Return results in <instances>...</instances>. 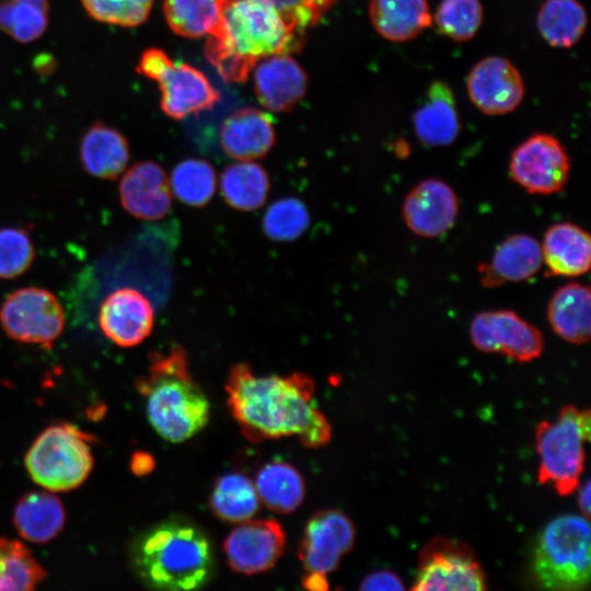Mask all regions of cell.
<instances>
[{
    "instance_id": "obj_1",
    "label": "cell",
    "mask_w": 591,
    "mask_h": 591,
    "mask_svg": "<svg viewBox=\"0 0 591 591\" xmlns=\"http://www.w3.org/2000/svg\"><path fill=\"white\" fill-rule=\"evenodd\" d=\"M225 390L232 416L252 442L296 436L303 445L318 448L331 440V425L316 405L314 381L303 372L256 375L247 363H236Z\"/></svg>"
},
{
    "instance_id": "obj_2",
    "label": "cell",
    "mask_w": 591,
    "mask_h": 591,
    "mask_svg": "<svg viewBox=\"0 0 591 591\" xmlns=\"http://www.w3.org/2000/svg\"><path fill=\"white\" fill-rule=\"evenodd\" d=\"M220 18L205 54L227 82H243L263 59L300 47V36L269 3L219 0Z\"/></svg>"
},
{
    "instance_id": "obj_3",
    "label": "cell",
    "mask_w": 591,
    "mask_h": 591,
    "mask_svg": "<svg viewBox=\"0 0 591 591\" xmlns=\"http://www.w3.org/2000/svg\"><path fill=\"white\" fill-rule=\"evenodd\" d=\"M136 386L144 398L150 425L164 440L183 442L208 424L209 401L193 379L186 351L181 346L152 352L148 373Z\"/></svg>"
},
{
    "instance_id": "obj_4",
    "label": "cell",
    "mask_w": 591,
    "mask_h": 591,
    "mask_svg": "<svg viewBox=\"0 0 591 591\" xmlns=\"http://www.w3.org/2000/svg\"><path fill=\"white\" fill-rule=\"evenodd\" d=\"M138 577L160 590L204 587L213 573V552L207 535L183 520L159 523L140 535L131 549Z\"/></svg>"
},
{
    "instance_id": "obj_5",
    "label": "cell",
    "mask_w": 591,
    "mask_h": 591,
    "mask_svg": "<svg viewBox=\"0 0 591 591\" xmlns=\"http://www.w3.org/2000/svg\"><path fill=\"white\" fill-rule=\"evenodd\" d=\"M536 582L549 590L580 591L590 582L588 518L564 514L541 532L532 557Z\"/></svg>"
},
{
    "instance_id": "obj_6",
    "label": "cell",
    "mask_w": 591,
    "mask_h": 591,
    "mask_svg": "<svg viewBox=\"0 0 591 591\" xmlns=\"http://www.w3.org/2000/svg\"><path fill=\"white\" fill-rule=\"evenodd\" d=\"M590 410L564 406L556 421L543 420L535 430L540 455L538 482L549 484L560 496L571 495L580 484L590 440Z\"/></svg>"
},
{
    "instance_id": "obj_7",
    "label": "cell",
    "mask_w": 591,
    "mask_h": 591,
    "mask_svg": "<svg viewBox=\"0 0 591 591\" xmlns=\"http://www.w3.org/2000/svg\"><path fill=\"white\" fill-rule=\"evenodd\" d=\"M91 440L70 424L47 427L25 454L28 475L49 491H68L79 487L93 468Z\"/></svg>"
},
{
    "instance_id": "obj_8",
    "label": "cell",
    "mask_w": 591,
    "mask_h": 591,
    "mask_svg": "<svg viewBox=\"0 0 591 591\" xmlns=\"http://www.w3.org/2000/svg\"><path fill=\"white\" fill-rule=\"evenodd\" d=\"M136 70L158 82L161 109L171 118L183 119L211 109L220 99L218 91L200 70L172 60L160 48L146 49Z\"/></svg>"
},
{
    "instance_id": "obj_9",
    "label": "cell",
    "mask_w": 591,
    "mask_h": 591,
    "mask_svg": "<svg viewBox=\"0 0 591 591\" xmlns=\"http://www.w3.org/2000/svg\"><path fill=\"white\" fill-rule=\"evenodd\" d=\"M65 312L47 289L24 287L11 292L0 306V325L13 340L50 348L65 328Z\"/></svg>"
},
{
    "instance_id": "obj_10",
    "label": "cell",
    "mask_w": 591,
    "mask_h": 591,
    "mask_svg": "<svg viewBox=\"0 0 591 591\" xmlns=\"http://www.w3.org/2000/svg\"><path fill=\"white\" fill-rule=\"evenodd\" d=\"M486 576L472 548L462 541L434 537L420 551L412 590H485Z\"/></svg>"
},
{
    "instance_id": "obj_11",
    "label": "cell",
    "mask_w": 591,
    "mask_h": 591,
    "mask_svg": "<svg viewBox=\"0 0 591 591\" xmlns=\"http://www.w3.org/2000/svg\"><path fill=\"white\" fill-rule=\"evenodd\" d=\"M570 160L564 146L553 136L534 134L520 143L509 162L511 178L529 194L560 192L569 178Z\"/></svg>"
},
{
    "instance_id": "obj_12",
    "label": "cell",
    "mask_w": 591,
    "mask_h": 591,
    "mask_svg": "<svg viewBox=\"0 0 591 591\" xmlns=\"http://www.w3.org/2000/svg\"><path fill=\"white\" fill-rule=\"evenodd\" d=\"M470 337L475 348L529 362L544 349L542 332L514 311L491 310L477 313L470 325Z\"/></svg>"
},
{
    "instance_id": "obj_13",
    "label": "cell",
    "mask_w": 591,
    "mask_h": 591,
    "mask_svg": "<svg viewBox=\"0 0 591 591\" xmlns=\"http://www.w3.org/2000/svg\"><path fill=\"white\" fill-rule=\"evenodd\" d=\"M286 536L273 519L240 522L224 540L223 551L235 572L254 575L271 568L282 555Z\"/></svg>"
},
{
    "instance_id": "obj_14",
    "label": "cell",
    "mask_w": 591,
    "mask_h": 591,
    "mask_svg": "<svg viewBox=\"0 0 591 591\" xmlns=\"http://www.w3.org/2000/svg\"><path fill=\"white\" fill-rule=\"evenodd\" d=\"M355 536V525L343 512L318 511L309 520L299 549L304 569L323 575L334 571L352 548Z\"/></svg>"
},
{
    "instance_id": "obj_15",
    "label": "cell",
    "mask_w": 591,
    "mask_h": 591,
    "mask_svg": "<svg viewBox=\"0 0 591 591\" xmlns=\"http://www.w3.org/2000/svg\"><path fill=\"white\" fill-rule=\"evenodd\" d=\"M97 322L102 333L112 343L124 348L135 347L152 333L154 310L139 290L123 287L104 298Z\"/></svg>"
},
{
    "instance_id": "obj_16",
    "label": "cell",
    "mask_w": 591,
    "mask_h": 591,
    "mask_svg": "<svg viewBox=\"0 0 591 591\" xmlns=\"http://www.w3.org/2000/svg\"><path fill=\"white\" fill-rule=\"evenodd\" d=\"M459 199L454 189L439 178H426L406 195L402 215L407 228L427 239L445 234L459 216Z\"/></svg>"
},
{
    "instance_id": "obj_17",
    "label": "cell",
    "mask_w": 591,
    "mask_h": 591,
    "mask_svg": "<svg viewBox=\"0 0 591 591\" xmlns=\"http://www.w3.org/2000/svg\"><path fill=\"white\" fill-rule=\"evenodd\" d=\"M466 85L471 101L487 115L510 113L524 96L520 72L509 60L498 56L478 61L471 70Z\"/></svg>"
},
{
    "instance_id": "obj_18",
    "label": "cell",
    "mask_w": 591,
    "mask_h": 591,
    "mask_svg": "<svg viewBox=\"0 0 591 591\" xmlns=\"http://www.w3.org/2000/svg\"><path fill=\"white\" fill-rule=\"evenodd\" d=\"M123 208L137 219L153 221L165 217L172 205V192L165 171L153 161L131 165L118 185Z\"/></svg>"
},
{
    "instance_id": "obj_19",
    "label": "cell",
    "mask_w": 591,
    "mask_h": 591,
    "mask_svg": "<svg viewBox=\"0 0 591 591\" xmlns=\"http://www.w3.org/2000/svg\"><path fill=\"white\" fill-rule=\"evenodd\" d=\"M253 70L256 96L269 111H290L305 94L306 74L288 54L269 56L260 60Z\"/></svg>"
},
{
    "instance_id": "obj_20",
    "label": "cell",
    "mask_w": 591,
    "mask_h": 591,
    "mask_svg": "<svg viewBox=\"0 0 591 591\" xmlns=\"http://www.w3.org/2000/svg\"><path fill=\"white\" fill-rule=\"evenodd\" d=\"M276 140L270 117L256 108L233 112L220 129L223 151L237 161H253L265 157Z\"/></svg>"
},
{
    "instance_id": "obj_21",
    "label": "cell",
    "mask_w": 591,
    "mask_h": 591,
    "mask_svg": "<svg viewBox=\"0 0 591 591\" xmlns=\"http://www.w3.org/2000/svg\"><path fill=\"white\" fill-rule=\"evenodd\" d=\"M540 244L549 275L578 277L589 271L591 239L581 227L571 222L552 224Z\"/></svg>"
},
{
    "instance_id": "obj_22",
    "label": "cell",
    "mask_w": 591,
    "mask_h": 591,
    "mask_svg": "<svg viewBox=\"0 0 591 591\" xmlns=\"http://www.w3.org/2000/svg\"><path fill=\"white\" fill-rule=\"evenodd\" d=\"M540 242L524 233L505 239L495 250L491 260L480 273L487 287L505 282H520L535 276L542 268Z\"/></svg>"
},
{
    "instance_id": "obj_23",
    "label": "cell",
    "mask_w": 591,
    "mask_h": 591,
    "mask_svg": "<svg viewBox=\"0 0 591 591\" xmlns=\"http://www.w3.org/2000/svg\"><path fill=\"white\" fill-rule=\"evenodd\" d=\"M413 124L418 139L429 147L449 146L457 138L460 120L455 99L445 82L431 83L425 102L414 113Z\"/></svg>"
},
{
    "instance_id": "obj_24",
    "label": "cell",
    "mask_w": 591,
    "mask_h": 591,
    "mask_svg": "<svg viewBox=\"0 0 591 591\" xmlns=\"http://www.w3.org/2000/svg\"><path fill=\"white\" fill-rule=\"evenodd\" d=\"M546 315L561 339L576 345L587 343L591 333L590 287L579 282L559 287L547 303Z\"/></svg>"
},
{
    "instance_id": "obj_25",
    "label": "cell",
    "mask_w": 591,
    "mask_h": 591,
    "mask_svg": "<svg viewBox=\"0 0 591 591\" xmlns=\"http://www.w3.org/2000/svg\"><path fill=\"white\" fill-rule=\"evenodd\" d=\"M80 161L86 173L100 179H116L126 169L129 144L117 129L101 121L93 124L80 142Z\"/></svg>"
},
{
    "instance_id": "obj_26",
    "label": "cell",
    "mask_w": 591,
    "mask_h": 591,
    "mask_svg": "<svg viewBox=\"0 0 591 591\" xmlns=\"http://www.w3.org/2000/svg\"><path fill=\"white\" fill-rule=\"evenodd\" d=\"M374 30L391 42H407L432 24L427 0H371Z\"/></svg>"
},
{
    "instance_id": "obj_27",
    "label": "cell",
    "mask_w": 591,
    "mask_h": 591,
    "mask_svg": "<svg viewBox=\"0 0 591 591\" xmlns=\"http://www.w3.org/2000/svg\"><path fill=\"white\" fill-rule=\"evenodd\" d=\"M65 521L61 501L48 491L25 494L13 512V523L19 534L33 543L53 540L62 530Z\"/></svg>"
},
{
    "instance_id": "obj_28",
    "label": "cell",
    "mask_w": 591,
    "mask_h": 591,
    "mask_svg": "<svg viewBox=\"0 0 591 591\" xmlns=\"http://www.w3.org/2000/svg\"><path fill=\"white\" fill-rule=\"evenodd\" d=\"M270 182L266 170L253 161L228 165L220 175V190L232 208L253 211L262 207L268 196Z\"/></svg>"
},
{
    "instance_id": "obj_29",
    "label": "cell",
    "mask_w": 591,
    "mask_h": 591,
    "mask_svg": "<svg viewBox=\"0 0 591 591\" xmlns=\"http://www.w3.org/2000/svg\"><path fill=\"white\" fill-rule=\"evenodd\" d=\"M254 485L259 500L279 513L294 511L305 494L304 482L298 470L279 460L262 466Z\"/></svg>"
},
{
    "instance_id": "obj_30",
    "label": "cell",
    "mask_w": 591,
    "mask_h": 591,
    "mask_svg": "<svg viewBox=\"0 0 591 591\" xmlns=\"http://www.w3.org/2000/svg\"><path fill=\"white\" fill-rule=\"evenodd\" d=\"M587 13L577 0H546L537 13L542 37L553 47L569 48L583 35Z\"/></svg>"
},
{
    "instance_id": "obj_31",
    "label": "cell",
    "mask_w": 591,
    "mask_h": 591,
    "mask_svg": "<svg viewBox=\"0 0 591 591\" xmlns=\"http://www.w3.org/2000/svg\"><path fill=\"white\" fill-rule=\"evenodd\" d=\"M210 506L220 519L243 522L255 514L259 498L254 483L247 476L229 473L216 482L210 496Z\"/></svg>"
},
{
    "instance_id": "obj_32",
    "label": "cell",
    "mask_w": 591,
    "mask_h": 591,
    "mask_svg": "<svg viewBox=\"0 0 591 591\" xmlns=\"http://www.w3.org/2000/svg\"><path fill=\"white\" fill-rule=\"evenodd\" d=\"M164 18L171 30L186 38L211 35L219 22V0H163Z\"/></svg>"
},
{
    "instance_id": "obj_33",
    "label": "cell",
    "mask_w": 591,
    "mask_h": 591,
    "mask_svg": "<svg viewBox=\"0 0 591 591\" xmlns=\"http://www.w3.org/2000/svg\"><path fill=\"white\" fill-rule=\"evenodd\" d=\"M46 571L20 541L0 537V591L33 590Z\"/></svg>"
},
{
    "instance_id": "obj_34",
    "label": "cell",
    "mask_w": 591,
    "mask_h": 591,
    "mask_svg": "<svg viewBox=\"0 0 591 591\" xmlns=\"http://www.w3.org/2000/svg\"><path fill=\"white\" fill-rule=\"evenodd\" d=\"M48 20L47 0H4L0 3V28L18 42L39 38Z\"/></svg>"
},
{
    "instance_id": "obj_35",
    "label": "cell",
    "mask_w": 591,
    "mask_h": 591,
    "mask_svg": "<svg viewBox=\"0 0 591 591\" xmlns=\"http://www.w3.org/2000/svg\"><path fill=\"white\" fill-rule=\"evenodd\" d=\"M170 185L179 201L192 207H202L215 195L216 173L209 162L189 158L175 165Z\"/></svg>"
},
{
    "instance_id": "obj_36",
    "label": "cell",
    "mask_w": 591,
    "mask_h": 591,
    "mask_svg": "<svg viewBox=\"0 0 591 591\" xmlns=\"http://www.w3.org/2000/svg\"><path fill=\"white\" fill-rule=\"evenodd\" d=\"M310 212L296 197L274 201L263 217V230L273 241L288 242L299 239L309 228Z\"/></svg>"
},
{
    "instance_id": "obj_37",
    "label": "cell",
    "mask_w": 591,
    "mask_h": 591,
    "mask_svg": "<svg viewBox=\"0 0 591 591\" xmlns=\"http://www.w3.org/2000/svg\"><path fill=\"white\" fill-rule=\"evenodd\" d=\"M433 21L444 36L455 42H467L482 24L483 7L479 0H442Z\"/></svg>"
},
{
    "instance_id": "obj_38",
    "label": "cell",
    "mask_w": 591,
    "mask_h": 591,
    "mask_svg": "<svg viewBox=\"0 0 591 591\" xmlns=\"http://www.w3.org/2000/svg\"><path fill=\"white\" fill-rule=\"evenodd\" d=\"M86 13L95 21L135 27L149 16L153 0H80Z\"/></svg>"
},
{
    "instance_id": "obj_39",
    "label": "cell",
    "mask_w": 591,
    "mask_h": 591,
    "mask_svg": "<svg viewBox=\"0 0 591 591\" xmlns=\"http://www.w3.org/2000/svg\"><path fill=\"white\" fill-rule=\"evenodd\" d=\"M35 247L22 228L0 229V279H14L33 264Z\"/></svg>"
},
{
    "instance_id": "obj_40",
    "label": "cell",
    "mask_w": 591,
    "mask_h": 591,
    "mask_svg": "<svg viewBox=\"0 0 591 591\" xmlns=\"http://www.w3.org/2000/svg\"><path fill=\"white\" fill-rule=\"evenodd\" d=\"M273 5L300 35L315 25L327 12L320 0H260Z\"/></svg>"
},
{
    "instance_id": "obj_41",
    "label": "cell",
    "mask_w": 591,
    "mask_h": 591,
    "mask_svg": "<svg viewBox=\"0 0 591 591\" xmlns=\"http://www.w3.org/2000/svg\"><path fill=\"white\" fill-rule=\"evenodd\" d=\"M402 579L391 570H378L366 576L360 590H404Z\"/></svg>"
},
{
    "instance_id": "obj_42",
    "label": "cell",
    "mask_w": 591,
    "mask_h": 591,
    "mask_svg": "<svg viewBox=\"0 0 591 591\" xmlns=\"http://www.w3.org/2000/svg\"><path fill=\"white\" fill-rule=\"evenodd\" d=\"M302 584L309 590H326L328 588V582L326 575L317 572H308L303 579Z\"/></svg>"
},
{
    "instance_id": "obj_43",
    "label": "cell",
    "mask_w": 591,
    "mask_h": 591,
    "mask_svg": "<svg viewBox=\"0 0 591 591\" xmlns=\"http://www.w3.org/2000/svg\"><path fill=\"white\" fill-rule=\"evenodd\" d=\"M591 486L590 482L587 480L581 487L578 495V506L583 517L589 518L590 508H591Z\"/></svg>"
},
{
    "instance_id": "obj_44",
    "label": "cell",
    "mask_w": 591,
    "mask_h": 591,
    "mask_svg": "<svg viewBox=\"0 0 591 591\" xmlns=\"http://www.w3.org/2000/svg\"><path fill=\"white\" fill-rule=\"evenodd\" d=\"M153 466L152 459L147 457L144 453L135 454L132 459L131 467L135 473L137 474H146L148 473Z\"/></svg>"
},
{
    "instance_id": "obj_45",
    "label": "cell",
    "mask_w": 591,
    "mask_h": 591,
    "mask_svg": "<svg viewBox=\"0 0 591 591\" xmlns=\"http://www.w3.org/2000/svg\"><path fill=\"white\" fill-rule=\"evenodd\" d=\"M321 3L324 5V8L328 11L329 8L337 1V0H320Z\"/></svg>"
}]
</instances>
